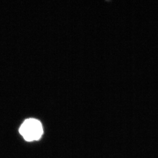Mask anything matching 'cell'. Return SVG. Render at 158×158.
<instances>
[{"instance_id":"1","label":"cell","mask_w":158,"mask_h":158,"mask_svg":"<svg viewBox=\"0 0 158 158\" xmlns=\"http://www.w3.org/2000/svg\"><path fill=\"white\" fill-rule=\"evenodd\" d=\"M19 132L27 141H33L40 139L44 131L40 121L36 119L29 118L21 125Z\"/></svg>"}]
</instances>
